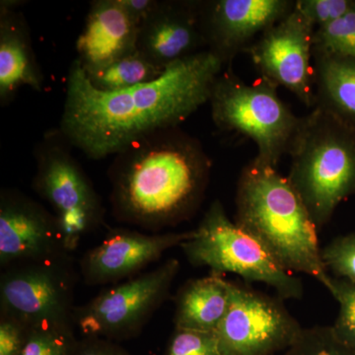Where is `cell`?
Instances as JSON below:
<instances>
[{
    "mask_svg": "<svg viewBox=\"0 0 355 355\" xmlns=\"http://www.w3.org/2000/svg\"><path fill=\"white\" fill-rule=\"evenodd\" d=\"M225 64L209 50L175 62L151 83L103 92L93 87L78 60L70 65L58 130L88 158L116 155L141 137L183 121L209 101Z\"/></svg>",
    "mask_w": 355,
    "mask_h": 355,
    "instance_id": "obj_1",
    "label": "cell"
},
{
    "mask_svg": "<svg viewBox=\"0 0 355 355\" xmlns=\"http://www.w3.org/2000/svg\"><path fill=\"white\" fill-rule=\"evenodd\" d=\"M210 170L202 144L179 128L141 137L110 166L113 216L153 232L176 225L202 202Z\"/></svg>",
    "mask_w": 355,
    "mask_h": 355,
    "instance_id": "obj_2",
    "label": "cell"
},
{
    "mask_svg": "<svg viewBox=\"0 0 355 355\" xmlns=\"http://www.w3.org/2000/svg\"><path fill=\"white\" fill-rule=\"evenodd\" d=\"M236 207V222L256 236L280 265L324 284L330 273L322 260L318 228L288 178L254 158L238 182Z\"/></svg>",
    "mask_w": 355,
    "mask_h": 355,
    "instance_id": "obj_3",
    "label": "cell"
},
{
    "mask_svg": "<svg viewBox=\"0 0 355 355\" xmlns=\"http://www.w3.org/2000/svg\"><path fill=\"white\" fill-rule=\"evenodd\" d=\"M288 180L317 228L331 220L343 200L355 195V130L319 106L294 139Z\"/></svg>",
    "mask_w": 355,
    "mask_h": 355,
    "instance_id": "obj_4",
    "label": "cell"
},
{
    "mask_svg": "<svg viewBox=\"0 0 355 355\" xmlns=\"http://www.w3.org/2000/svg\"><path fill=\"white\" fill-rule=\"evenodd\" d=\"M181 248L191 265L266 284L282 300H297L304 293L301 279L280 265L256 236L231 220L219 200L211 203L195 234Z\"/></svg>",
    "mask_w": 355,
    "mask_h": 355,
    "instance_id": "obj_5",
    "label": "cell"
},
{
    "mask_svg": "<svg viewBox=\"0 0 355 355\" xmlns=\"http://www.w3.org/2000/svg\"><path fill=\"white\" fill-rule=\"evenodd\" d=\"M277 86L261 78L247 84L230 69H224L212 87L209 101L217 128L253 140L257 160L277 168L291 151L302 118L284 104Z\"/></svg>",
    "mask_w": 355,
    "mask_h": 355,
    "instance_id": "obj_6",
    "label": "cell"
},
{
    "mask_svg": "<svg viewBox=\"0 0 355 355\" xmlns=\"http://www.w3.org/2000/svg\"><path fill=\"white\" fill-rule=\"evenodd\" d=\"M60 130H51L35 146L33 190L53 209L67 252L76 251L86 235L104 223L105 209L92 182L71 153Z\"/></svg>",
    "mask_w": 355,
    "mask_h": 355,
    "instance_id": "obj_7",
    "label": "cell"
},
{
    "mask_svg": "<svg viewBox=\"0 0 355 355\" xmlns=\"http://www.w3.org/2000/svg\"><path fill=\"white\" fill-rule=\"evenodd\" d=\"M180 261L169 259L149 272L113 284L76 308L74 328L84 336L125 340L139 336L161 307L179 273Z\"/></svg>",
    "mask_w": 355,
    "mask_h": 355,
    "instance_id": "obj_8",
    "label": "cell"
},
{
    "mask_svg": "<svg viewBox=\"0 0 355 355\" xmlns=\"http://www.w3.org/2000/svg\"><path fill=\"white\" fill-rule=\"evenodd\" d=\"M77 280L69 253L4 268L0 275V315L27 327H74Z\"/></svg>",
    "mask_w": 355,
    "mask_h": 355,
    "instance_id": "obj_9",
    "label": "cell"
},
{
    "mask_svg": "<svg viewBox=\"0 0 355 355\" xmlns=\"http://www.w3.org/2000/svg\"><path fill=\"white\" fill-rule=\"evenodd\" d=\"M302 329L282 299L232 284L227 314L216 333L224 355H275L291 349Z\"/></svg>",
    "mask_w": 355,
    "mask_h": 355,
    "instance_id": "obj_10",
    "label": "cell"
},
{
    "mask_svg": "<svg viewBox=\"0 0 355 355\" xmlns=\"http://www.w3.org/2000/svg\"><path fill=\"white\" fill-rule=\"evenodd\" d=\"M315 30L294 6L247 51L261 78L288 89L308 107L316 104L315 69L311 64Z\"/></svg>",
    "mask_w": 355,
    "mask_h": 355,
    "instance_id": "obj_11",
    "label": "cell"
},
{
    "mask_svg": "<svg viewBox=\"0 0 355 355\" xmlns=\"http://www.w3.org/2000/svg\"><path fill=\"white\" fill-rule=\"evenodd\" d=\"M55 214L16 189L0 193V268L67 254ZM70 254V253H69Z\"/></svg>",
    "mask_w": 355,
    "mask_h": 355,
    "instance_id": "obj_12",
    "label": "cell"
},
{
    "mask_svg": "<svg viewBox=\"0 0 355 355\" xmlns=\"http://www.w3.org/2000/svg\"><path fill=\"white\" fill-rule=\"evenodd\" d=\"M195 230L146 234L130 229H114L79 261V270L88 286L120 284L140 275L170 249L181 247Z\"/></svg>",
    "mask_w": 355,
    "mask_h": 355,
    "instance_id": "obj_13",
    "label": "cell"
},
{
    "mask_svg": "<svg viewBox=\"0 0 355 355\" xmlns=\"http://www.w3.org/2000/svg\"><path fill=\"white\" fill-rule=\"evenodd\" d=\"M288 0H214L200 2L207 50L227 64L248 51L266 30L291 12Z\"/></svg>",
    "mask_w": 355,
    "mask_h": 355,
    "instance_id": "obj_14",
    "label": "cell"
},
{
    "mask_svg": "<svg viewBox=\"0 0 355 355\" xmlns=\"http://www.w3.org/2000/svg\"><path fill=\"white\" fill-rule=\"evenodd\" d=\"M137 49L159 69L207 50L200 2L162 0L137 33Z\"/></svg>",
    "mask_w": 355,
    "mask_h": 355,
    "instance_id": "obj_15",
    "label": "cell"
},
{
    "mask_svg": "<svg viewBox=\"0 0 355 355\" xmlns=\"http://www.w3.org/2000/svg\"><path fill=\"white\" fill-rule=\"evenodd\" d=\"M137 33L118 0H96L76 41L77 60L85 72L106 67L137 50Z\"/></svg>",
    "mask_w": 355,
    "mask_h": 355,
    "instance_id": "obj_16",
    "label": "cell"
},
{
    "mask_svg": "<svg viewBox=\"0 0 355 355\" xmlns=\"http://www.w3.org/2000/svg\"><path fill=\"white\" fill-rule=\"evenodd\" d=\"M20 1L0 2V104H10L23 86L41 92L44 77L32 46L29 26L18 12Z\"/></svg>",
    "mask_w": 355,
    "mask_h": 355,
    "instance_id": "obj_17",
    "label": "cell"
},
{
    "mask_svg": "<svg viewBox=\"0 0 355 355\" xmlns=\"http://www.w3.org/2000/svg\"><path fill=\"white\" fill-rule=\"evenodd\" d=\"M231 286L216 273L184 284L177 294L175 328L216 331L230 306Z\"/></svg>",
    "mask_w": 355,
    "mask_h": 355,
    "instance_id": "obj_18",
    "label": "cell"
},
{
    "mask_svg": "<svg viewBox=\"0 0 355 355\" xmlns=\"http://www.w3.org/2000/svg\"><path fill=\"white\" fill-rule=\"evenodd\" d=\"M316 104L355 130V60L313 51Z\"/></svg>",
    "mask_w": 355,
    "mask_h": 355,
    "instance_id": "obj_19",
    "label": "cell"
},
{
    "mask_svg": "<svg viewBox=\"0 0 355 355\" xmlns=\"http://www.w3.org/2000/svg\"><path fill=\"white\" fill-rule=\"evenodd\" d=\"M165 70L149 62L137 49L106 67L85 73L93 87L103 92H116L151 83Z\"/></svg>",
    "mask_w": 355,
    "mask_h": 355,
    "instance_id": "obj_20",
    "label": "cell"
},
{
    "mask_svg": "<svg viewBox=\"0 0 355 355\" xmlns=\"http://www.w3.org/2000/svg\"><path fill=\"white\" fill-rule=\"evenodd\" d=\"M73 329L58 324L29 327L21 355H74L78 340Z\"/></svg>",
    "mask_w": 355,
    "mask_h": 355,
    "instance_id": "obj_21",
    "label": "cell"
},
{
    "mask_svg": "<svg viewBox=\"0 0 355 355\" xmlns=\"http://www.w3.org/2000/svg\"><path fill=\"white\" fill-rule=\"evenodd\" d=\"M313 51L355 60V4L340 19L315 30Z\"/></svg>",
    "mask_w": 355,
    "mask_h": 355,
    "instance_id": "obj_22",
    "label": "cell"
},
{
    "mask_svg": "<svg viewBox=\"0 0 355 355\" xmlns=\"http://www.w3.org/2000/svg\"><path fill=\"white\" fill-rule=\"evenodd\" d=\"M323 286L340 305L331 329L343 343L355 350V284L329 275Z\"/></svg>",
    "mask_w": 355,
    "mask_h": 355,
    "instance_id": "obj_23",
    "label": "cell"
},
{
    "mask_svg": "<svg viewBox=\"0 0 355 355\" xmlns=\"http://www.w3.org/2000/svg\"><path fill=\"white\" fill-rule=\"evenodd\" d=\"M291 349L293 355H355V350L336 336L331 326L303 328Z\"/></svg>",
    "mask_w": 355,
    "mask_h": 355,
    "instance_id": "obj_24",
    "label": "cell"
},
{
    "mask_svg": "<svg viewBox=\"0 0 355 355\" xmlns=\"http://www.w3.org/2000/svg\"><path fill=\"white\" fill-rule=\"evenodd\" d=\"M322 260L333 277L355 284V232L331 240L322 249Z\"/></svg>",
    "mask_w": 355,
    "mask_h": 355,
    "instance_id": "obj_25",
    "label": "cell"
},
{
    "mask_svg": "<svg viewBox=\"0 0 355 355\" xmlns=\"http://www.w3.org/2000/svg\"><path fill=\"white\" fill-rule=\"evenodd\" d=\"M165 355H224L216 331L175 328Z\"/></svg>",
    "mask_w": 355,
    "mask_h": 355,
    "instance_id": "obj_26",
    "label": "cell"
},
{
    "mask_svg": "<svg viewBox=\"0 0 355 355\" xmlns=\"http://www.w3.org/2000/svg\"><path fill=\"white\" fill-rule=\"evenodd\" d=\"M354 4L352 0H298L295 7L317 29L340 19Z\"/></svg>",
    "mask_w": 355,
    "mask_h": 355,
    "instance_id": "obj_27",
    "label": "cell"
},
{
    "mask_svg": "<svg viewBox=\"0 0 355 355\" xmlns=\"http://www.w3.org/2000/svg\"><path fill=\"white\" fill-rule=\"evenodd\" d=\"M26 324L0 315V355H21L27 336Z\"/></svg>",
    "mask_w": 355,
    "mask_h": 355,
    "instance_id": "obj_28",
    "label": "cell"
},
{
    "mask_svg": "<svg viewBox=\"0 0 355 355\" xmlns=\"http://www.w3.org/2000/svg\"><path fill=\"white\" fill-rule=\"evenodd\" d=\"M74 355H130L114 340L99 336H83L78 340Z\"/></svg>",
    "mask_w": 355,
    "mask_h": 355,
    "instance_id": "obj_29",
    "label": "cell"
},
{
    "mask_svg": "<svg viewBox=\"0 0 355 355\" xmlns=\"http://www.w3.org/2000/svg\"><path fill=\"white\" fill-rule=\"evenodd\" d=\"M118 1L139 28L153 14L159 3V0H118Z\"/></svg>",
    "mask_w": 355,
    "mask_h": 355,
    "instance_id": "obj_30",
    "label": "cell"
},
{
    "mask_svg": "<svg viewBox=\"0 0 355 355\" xmlns=\"http://www.w3.org/2000/svg\"><path fill=\"white\" fill-rule=\"evenodd\" d=\"M282 355H293V352H292V350L289 349L288 350H286V352H284V354Z\"/></svg>",
    "mask_w": 355,
    "mask_h": 355,
    "instance_id": "obj_31",
    "label": "cell"
}]
</instances>
